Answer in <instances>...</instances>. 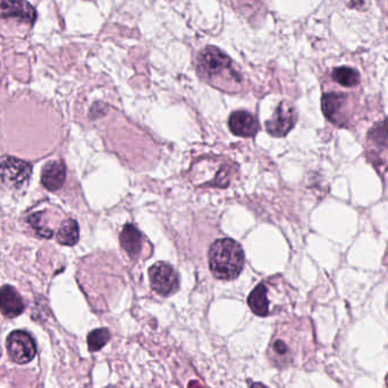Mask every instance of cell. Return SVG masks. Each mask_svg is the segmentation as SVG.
Returning <instances> with one entry per match:
<instances>
[{"instance_id": "cell-7", "label": "cell", "mask_w": 388, "mask_h": 388, "mask_svg": "<svg viewBox=\"0 0 388 388\" xmlns=\"http://www.w3.org/2000/svg\"><path fill=\"white\" fill-rule=\"evenodd\" d=\"M0 18H14L23 23L34 24L37 13L27 0H0Z\"/></svg>"}, {"instance_id": "cell-14", "label": "cell", "mask_w": 388, "mask_h": 388, "mask_svg": "<svg viewBox=\"0 0 388 388\" xmlns=\"http://www.w3.org/2000/svg\"><path fill=\"white\" fill-rule=\"evenodd\" d=\"M79 237H80V229L77 220L74 219H66L60 225V231L57 233V241L63 246H75Z\"/></svg>"}, {"instance_id": "cell-8", "label": "cell", "mask_w": 388, "mask_h": 388, "mask_svg": "<svg viewBox=\"0 0 388 388\" xmlns=\"http://www.w3.org/2000/svg\"><path fill=\"white\" fill-rule=\"evenodd\" d=\"M348 103V96L345 93L329 92L322 96V109L326 118L337 127H344L345 107Z\"/></svg>"}, {"instance_id": "cell-1", "label": "cell", "mask_w": 388, "mask_h": 388, "mask_svg": "<svg viewBox=\"0 0 388 388\" xmlns=\"http://www.w3.org/2000/svg\"><path fill=\"white\" fill-rule=\"evenodd\" d=\"M196 70L203 80L225 91H235L242 83V77L233 67L231 58L216 47H207L200 51Z\"/></svg>"}, {"instance_id": "cell-9", "label": "cell", "mask_w": 388, "mask_h": 388, "mask_svg": "<svg viewBox=\"0 0 388 388\" xmlns=\"http://www.w3.org/2000/svg\"><path fill=\"white\" fill-rule=\"evenodd\" d=\"M229 129L233 134L242 138L255 136L259 131L258 120L246 110H236L229 116Z\"/></svg>"}, {"instance_id": "cell-19", "label": "cell", "mask_w": 388, "mask_h": 388, "mask_svg": "<svg viewBox=\"0 0 388 388\" xmlns=\"http://www.w3.org/2000/svg\"><path fill=\"white\" fill-rule=\"evenodd\" d=\"M270 352L276 358V362L285 361L289 357V348L283 339H275L270 344Z\"/></svg>"}, {"instance_id": "cell-18", "label": "cell", "mask_w": 388, "mask_h": 388, "mask_svg": "<svg viewBox=\"0 0 388 388\" xmlns=\"http://www.w3.org/2000/svg\"><path fill=\"white\" fill-rule=\"evenodd\" d=\"M42 213L34 214L29 217V222L34 227V231L37 232L38 235L44 239H50L53 236V231L42 222Z\"/></svg>"}, {"instance_id": "cell-6", "label": "cell", "mask_w": 388, "mask_h": 388, "mask_svg": "<svg viewBox=\"0 0 388 388\" xmlns=\"http://www.w3.org/2000/svg\"><path fill=\"white\" fill-rule=\"evenodd\" d=\"M296 122V108L287 101H282L277 107L274 116L266 122V129L270 135L283 138L293 129Z\"/></svg>"}, {"instance_id": "cell-12", "label": "cell", "mask_w": 388, "mask_h": 388, "mask_svg": "<svg viewBox=\"0 0 388 388\" xmlns=\"http://www.w3.org/2000/svg\"><path fill=\"white\" fill-rule=\"evenodd\" d=\"M120 246L131 258L139 256L142 249V234L132 224L124 226L120 235Z\"/></svg>"}, {"instance_id": "cell-5", "label": "cell", "mask_w": 388, "mask_h": 388, "mask_svg": "<svg viewBox=\"0 0 388 388\" xmlns=\"http://www.w3.org/2000/svg\"><path fill=\"white\" fill-rule=\"evenodd\" d=\"M7 350L10 358L16 363L24 365L32 361L37 354V346L29 333L14 331L7 339Z\"/></svg>"}, {"instance_id": "cell-4", "label": "cell", "mask_w": 388, "mask_h": 388, "mask_svg": "<svg viewBox=\"0 0 388 388\" xmlns=\"http://www.w3.org/2000/svg\"><path fill=\"white\" fill-rule=\"evenodd\" d=\"M149 279L155 292L161 296H170L179 289V275L166 262H156L149 269Z\"/></svg>"}, {"instance_id": "cell-11", "label": "cell", "mask_w": 388, "mask_h": 388, "mask_svg": "<svg viewBox=\"0 0 388 388\" xmlns=\"http://www.w3.org/2000/svg\"><path fill=\"white\" fill-rule=\"evenodd\" d=\"M66 179V168L63 161L51 160L43 166L41 183L48 191H57L64 185Z\"/></svg>"}, {"instance_id": "cell-2", "label": "cell", "mask_w": 388, "mask_h": 388, "mask_svg": "<svg viewBox=\"0 0 388 388\" xmlns=\"http://www.w3.org/2000/svg\"><path fill=\"white\" fill-rule=\"evenodd\" d=\"M208 258L210 272L222 281L236 279L244 267V251L234 240H217L210 246Z\"/></svg>"}, {"instance_id": "cell-3", "label": "cell", "mask_w": 388, "mask_h": 388, "mask_svg": "<svg viewBox=\"0 0 388 388\" xmlns=\"http://www.w3.org/2000/svg\"><path fill=\"white\" fill-rule=\"evenodd\" d=\"M31 174L32 165L25 160L12 156H3L0 158V177L7 186L20 189L27 184Z\"/></svg>"}, {"instance_id": "cell-10", "label": "cell", "mask_w": 388, "mask_h": 388, "mask_svg": "<svg viewBox=\"0 0 388 388\" xmlns=\"http://www.w3.org/2000/svg\"><path fill=\"white\" fill-rule=\"evenodd\" d=\"M25 310L23 299L13 286L0 287V313L7 318H15Z\"/></svg>"}, {"instance_id": "cell-13", "label": "cell", "mask_w": 388, "mask_h": 388, "mask_svg": "<svg viewBox=\"0 0 388 388\" xmlns=\"http://www.w3.org/2000/svg\"><path fill=\"white\" fill-rule=\"evenodd\" d=\"M248 305L251 311L259 317H266L269 313V301L267 289L263 284H259L248 296Z\"/></svg>"}, {"instance_id": "cell-16", "label": "cell", "mask_w": 388, "mask_h": 388, "mask_svg": "<svg viewBox=\"0 0 388 388\" xmlns=\"http://www.w3.org/2000/svg\"><path fill=\"white\" fill-rule=\"evenodd\" d=\"M368 140L378 148H385L388 146V118L376 124L375 127L370 129Z\"/></svg>"}, {"instance_id": "cell-20", "label": "cell", "mask_w": 388, "mask_h": 388, "mask_svg": "<svg viewBox=\"0 0 388 388\" xmlns=\"http://www.w3.org/2000/svg\"><path fill=\"white\" fill-rule=\"evenodd\" d=\"M248 385H249V388H269L261 383H253L251 380H248Z\"/></svg>"}, {"instance_id": "cell-15", "label": "cell", "mask_w": 388, "mask_h": 388, "mask_svg": "<svg viewBox=\"0 0 388 388\" xmlns=\"http://www.w3.org/2000/svg\"><path fill=\"white\" fill-rule=\"evenodd\" d=\"M332 77L335 82L346 88H352L360 83V74L351 67H337L333 70Z\"/></svg>"}, {"instance_id": "cell-17", "label": "cell", "mask_w": 388, "mask_h": 388, "mask_svg": "<svg viewBox=\"0 0 388 388\" xmlns=\"http://www.w3.org/2000/svg\"><path fill=\"white\" fill-rule=\"evenodd\" d=\"M110 332L107 328L94 329L89 333L86 342L90 352H96L109 342Z\"/></svg>"}]
</instances>
